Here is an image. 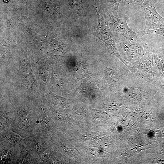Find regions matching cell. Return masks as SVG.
Returning a JSON list of instances; mask_svg holds the SVG:
<instances>
[{"mask_svg":"<svg viewBox=\"0 0 164 164\" xmlns=\"http://www.w3.org/2000/svg\"><path fill=\"white\" fill-rule=\"evenodd\" d=\"M95 10L97 23L94 35L97 41L104 52L115 56L125 63L126 61L120 56L117 48L114 36L108 25V15L100 6H96Z\"/></svg>","mask_w":164,"mask_h":164,"instance_id":"6da1fadb","label":"cell"},{"mask_svg":"<svg viewBox=\"0 0 164 164\" xmlns=\"http://www.w3.org/2000/svg\"><path fill=\"white\" fill-rule=\"evenodd\" d=\"M114 36L117 45L126 60L134 62L144 54V48L147 46L146 43L141 41L134 43L121 35L115 34Z\"/></svg>","mask_w":164,"mask_h":164,"instance_id":"7a4b0ae2","label":"cell"},{"mask_svg":"<svg viewBox=\"0 0 164 164\" xmlns=\"http://www.w3.org/2000/svg\"><path fill=\"white\" fill-rule=\"evenodd\" d=\"M155 0H145L141 5L145 17L146 24L144 30H149L162 27L164 24V18L158 13L155 7Z\"/></svg>","mask_w":164,"mask_h":164,"instance_id":"3957f363","label":"cell"},{"mask_svg":"<svg viewBox=\"0 0 164 164\" xmlns=\"http://www.w3.org/2000/svg\"><path fill=\"white\" fill-rule=\"evenodd\" d=\"M108 16L111 20L109 23L108 22V25L112 32L123 36L132 43H136L141 41L136 32L131 30L128 26L127 23V20L129 18L128 16L120 19L112 14Z\"/></svg>","mask_w":164,"mask_h":164,"instance_id":"277c9868","label":"cell"},{"mask_svg":"<svg viewBox=\"0 0 164 164\" xmlns=\"http://www.w3.org/2000/svg\"><path fill=\"white\" fill-rule=\"evenodd\" d=\"M154 50L150 47L147 49L143 56L134 63L142 73L146 76H152L154 73L152 71L153 64Z\"/></svg>","mask_w":164,"mask_h":164,"instance_id":"5b68a950","label":"cell"},{"mask_svg":"<svg viewBox=\"0 0 164 164\" xmlns=\"http://www.w3.org/2000/svg\"><path fill=\"white\" fill-rule=\"evenodd\" d=\"M154 58L160 73L164 77V49L154 50Z\"/></svg>","mask_w":164,"mask_h":164,"instance_id":"8992f818","label":"cell"},{"mask_svg":"<svg viewBox=\"0 0 164 164\" xmlns=\"http://www.w3.org/2000/svg\"><path fill=\"white\" fill-rule=\"evenodd\" d=\"M122 0H110L108 5L105 9V12L108 16L112 14L117 17L118 9L120 2Z\"/></svg>","mask_w":164,"mask_h":164,"instance_id":"52a82bcc","label":"cell"},{"mask_svg":"<svg viewBox=\"0 0 164 164\" xmlns=\"http://www.w3.org/2000/svg\"><path fill=\"white\" fill-rule=\"evenodd\" d=\"M138 36L142 37L143 36L149 34H155L162 35L164 37V24L159 28L149 30H143L136 32Z\"/></svg>","mask_w":164,"mask_h":164,"instance_id":"ba28073f","label":"cell"},{"mask_svg":"<svg viewBox=\"0 0 164 164\" xmlns=\"http://www.w3.org/2000/svg\"><path fill=\"white\" fill-rule=\"evenodd\" d=\"M82 0H69L70 7L75 10H79L82 8Z\"/></svg>","mask_w":164,"mask_h":164,"instance_id":"9c48e42d","label":"cell"},{"mask_svg":"<svg viewBox=\"0 0 164 164\" xmlns=\"http://www.w3.org/2000/svg\"><path fill=\"white\" fill-rule=\"evenodd\" d=\"M108 73L106 74V78L109 82H111V84L113 82L114 84L117 82V75L114 73L113 71H108Z\"/></svg>","mask_w":164,"mask_h":164,"instance_id":"30bf717a","label":"cell"},{"mask_svg":"<svg viewBox=\"0 0 164 164\" xmlns=\"http://www.w3.org/2000/svg\"><path fill=\"white\" fill-rule=\"evenodd\" d=\"M19 125L20 126L25 128L29 124V121L28 119V116L26 115L19 116Z\"/></svg>","mask_w":164,"mask_h":164,"instance_id":"8fae6325","label":"cell"},{"mask_svg":"<svg viewBox=\"0 0 164 164\" xmlns=\"http://www.w3.org/2000/svg\"><path fill=\"white\" fill-rule=\"evenodd\" d=\"M125 2L128 4H133L141 5L145 0H124Z\"/></svg>","mask_w":164,"mask_h":164,"instance_id":"7c38bea8","label":"cell"},{"mask_svg":"<svg viewBox=\"0 0 164 164\" xmlns=\"http://www.w3.org/2000/svg\"><path fill=\"white\" fill-rule=\"evenodd\" d=\"M153 83L160 89L164 91V81L156 80L154 81Z\"/></svg>","mask_w":164,"mask_h":164,"instance_id":"4fadbf2b","label":"cell"},{"mask_svg":"<svg viewBox=\"0 0 164 164\" xmlns=\"http://www.w3.org/2000/svg\"><path fill=\"white\" fill-rule=\"evenodd\" d=\"M48 156L49 155L48 150H46L42 154L41 157L43 159L45 160L48 158Z\"/></svg>","mask_w":164,"mask_h":164,"instance_id":"5bb4252c","label":"cell"},{"mask_svg":"<svg viewBox=\"0 0 164 164\" xmlns=\"http://www.w3.org/2000/svg\"><path fill=\"white\" fill-rule=\"evenodd\" d=\"M156 2L164 5V0H155Z\"/></svg>","mask_w":164,"mask_h":164,"instance_id":"9a60e30c","label":"cell"},{"mask_svg":"<svg viewBox=\"0 0 164 164\" xmlns=\"http://www.w3.org/2000/svg\"><path fill=\"white\" fill-rule=\"evenodd\" d=\"M40 143L39 142L38 143L37 146H36V150H37V151H39V149H40Z\"/></svg>","mask_w":164,"mask_h":164,"instance_id":"2e32d148","label":"cell"},{"mask_svg":"<svg viewBox=\"0 0 164 164\" xmlns=\"http://www.w3.org/2000/svg\"><path fill=\"white\" fill-rule=\"evenodd\" d=\"M4 0L5 2H7L9 1V0Z\"/></svg>","mask_w":164,"mask_h":164,"instance_id":"e0dca14e","label":"cell"}]
</instances>
